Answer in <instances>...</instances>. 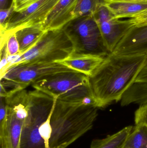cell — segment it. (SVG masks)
Here are the masks:
<instances>
[{
    "mask_svg": "<svg viewBox=\"0 0 147 148\" xmlns=\"http://www.w3.org/2000/svg\"><path fill=\"white\" fill-rule=\"evenodd\" d=\"M147 64V55H116L110 53L90 77L98 109L121 101Z\"/></svg>",
    "mask_w": 147,
    "mask_h": 148,
    "instance_id": "6da1fadb",
    "label": "cell"
},
{
    "mask_svg": "<svg viewBox=\"0 0 147 148\" xmlns=\"http://www.w3.org/2000/svg\"><path fill=\"white\" fill-rule=\"evenodd\" d=\"M99 109L57 101L51 119V148H66L92 129Z\"/></svg>",
    "mask_w": 147,
    "mask_h": 148,
    "instance_id": "7a4b0ae2",
    "label": "cell"
},
{
    "mask_svg": "<svg viewBox=\"0 0 147 148\" xmlns=\"http://www.w3.org/2000/svg\"><path fill=\"white\" fill-rule=\"evenodd\" d=\"M31 85L35 89L56 98L61 102L82 103L97 107L89 77L82 73L58 74L39 80Z\"/></svg>",
    "mask_w": 147,
    "mask_h": 148,
    "instance_id": "3957f363",
    "label": "cell"
},
{
    "mask_svg": "<svg viewBox=\"0 0 147 148\" xmlns=\"http://www.w3.org/2000/svg\"><path fill=\"white\" fill-rule=\"evenodd\" d=\"M73 51L72 42L63 29L48 30L25 53L9 56L8 64L1 75L9 68L16 65L58 62L70 56Z\"/></svg>",
    "mask_w": 147,
    "mask_h": 148,
    "instance_id": "277c9868",
    "label": "cell"
},
{
    "mask_svg": "<svg viewBox=\"0 0 147 148\" xmlns=\"http://www.w3.org/2000/svg\"><path fill=\"white\" fill-rule=\"evenodd\" d=\"M78 72L58 62L20 64L9 68L1 75V97H6L30 84L52 76Z\"/></svg>",
    "mask_w": 147,
    "mask_h": 148,
    "instance_id": "5b68a950",
    "label": "cell"
},
{
    "mask_svg": "<svg viewBox=\"0 0 147 148\" xmlns=\"http://www.w3.org/2000/svg\"><path fill=\"white\" fill-rule=\"evenodd\" d=\"M62 29L72 42L74 53L104 57L110 53L93 15L72 19Z\"/></svg>",
    "mask_w": 147,
    "mask_h": 148,
    "instance_id": "8992f818",
    "label": "cell"
},
{
    "mask_svg": "<svg viewBox=\"0 0 147 148\" xmlns=\"http://www.w3.org/2000/svg\"><path fill=\"white\" fill-rule=\"evenodd\" d=\"M30 92L29 114L22 126L20 148H45L39 129L48 118L55 99L37 90Z\"/></svg>",
    "mask_w": 147,
    "mask_h": 148,
    "instance_id": "52a82bcc",
    "label": "cell"
},
{
    "mask_svg": "<svg viewBox=\"0 0 147 148\" xmlns=\"http://www.w3.org/2000/svg\"><path fill=\"white\" fill-rule=\"evenodd\" d=\"M60 0H39L20 11H14L2 29L1 37H5L19 29L43 25L53 9Z\"/></svg>",
    "mask_w": 147,
    "mask_h": 148,
    "instance_id": "ba28073f",
    "label": "cell"
},
{
    "mask_svg": "<svg viewBox=\"0 0 147 148\" xmlns=\"http://www.w3.org/2000/svg\"><path fill=\"white\" fill-rule=\"evenodd\" d=\"M93 16L100 29L105 47L109 53H113L132 27L127 20L114 19V16L104 4Z\"/></svg>",
    "mask_w": 147,
    "mask_h": 148,
    "instance_id": "9c48e42d",
    "label": "cell"
},
{
    "mask_svg": "<svg viewBox=\"0 0 147 148\" xmlns=\"http://www.w3.org/2000/svg\"><path fill=\"white\" fill-rule=\"evenodd\" d=\"M112 53L116 55H147V26L132 27Z\"/></svg>",
    "mask_w": 147,
    "mask_h": 148,
    "instance_id": "30bf717a",
    "label": "cell"
},
{
    "mask_svg": "<svg viewBox=\"0 0 147 148\" xmlns=\"http://www.w3.org/2000/svg\"><path fill=\"white\" fill-rule=\"evenodd\" d=\"M78 0H60L43 24L46 31L61 29L74 19V11Z\"/></svg>",
    "mask_w": 147,
    "mask_h": 148,
    "instance_id": "8fae6325",
    "label": "cell"
},
{
    "mask_svg": "<svg viewBox=\"0 0 147 148\" xmlns=\"http://www.w3.org/2000/svg\"><path fill=\"white\" fill-rule=\"evenodd\" d=\"M104 58V56L97 55L73 52L64 60L57 62L90 77L102 63Z\"/></svg>",
    "mask_w": 147,
    "mask_h": 148,
    "instance_id": "7c38bea8",
    "label": "cell"
},
{
    "mask_svg": "<svg viewBox=\"0 0 147 148\" xmlns=\"http://www.w3.org/2000/svg\"><path fill=\"white\" fill-rule=\"evenodd\" d=\"M46 31L43 25H38L24 28L14 32L20 45V54L32 48Z\"/></svg>",
    "mask_w": 147,
    "mask_h": 148,
    "instance_id": "4fadbf2b",
    "label": "cell"
},
{
    "mask_svg": "<svg viewBox=\"0 0 147 148\" xmlns=\"http://www.w3.org/2000/svg\"><path fill=\"white\" fill-rule=\"evenodd\" d=\"M7 106V105H6ZM7 140L8 148H20L23 123L7 107Z\"/></svg>",
    "mask_w": 147,
    "mask_h": 148,
    "instance_id": "5bb4252c",
    "label": "cell"
},
{
    "mask_svg": "<svg viewBox=\"0 0 147 148\" xmlns=\"http://www.w3.org/2000/svg\"><path fill=\"white\" fill-rule=\"evenodd\" d=\"M104 6L114 16V19L128 18L144 10L147 8V3H104Z\"/></svg>",
    "mask_w": 147,
    "mask_h": 148,
    "instance_id": "9a60e30c",
    "label": "cell"
},
{
    "mask_svg": "<svg viewBox=\"0 0 147 148\" xmlns=\"http://www.w3.org/2000/svg\"><path fill=\"white\" fill-rule=\"evenodd\" d=\"M133 128V126H128L106 138L93 140L90 148H122Z\"/></svg>",
    "mask_w": 147,
    "mask_h": 148,
    "instance_id": "2e32d148",
    "label": "cell"
},
{
    "mask_svg": "<svg viewBox=\"0 0 147 148\" xmlns=\"http://www.w3.org/2000/svg\"><path fill=\"white\" fill-rule=\"evenodd\" d=\"M122 148H147V126L142 123L135 125Z\"/></svg>",
    "mask_w": 147,
    "mask_h": 148,
    "instance_id": "e0dca14e",
    "label": "cell"
},
{
    "mask_svg": "<svg viewBox=\"0 0 147 148\" xmlns=\"http://www.w3.org/2000/svg\"><path fill=\"white\" fill-rule=\"evenodd\" d=\"M104 3L103 0H78L74 11V19L93 15Z\"/></svg>",
    "mask_w": 147,
    "mask_h": 148,
    "instance_id": "ac0fdd59",
    "label": "cell"
},
{
    "mask_svg": "<svg viewBox=\"0 0 147 148\" xmlns=\"http://www.w3.org/2000/svg\"><path fill=\"white\" fill-rule=\"evenodd\" d=\"M7 109L4 97H1L0 107V145L1 148H8L7 140Z\"/></svg>",
    "mask_w": 147,
    "mask_h": 148,
    "instance_id": "d6986e66",
    "label": "cell"
},
{
    "mask_svg": "<svg viewBox=\"0 0 147 148\" xmlns=\"http://www.w3.org/2000/svg\"><path fill=\"white\" fill-rule=\"evenodd\" d=\"M4 44L9 56H15L20 54V45L15 33L1 37V45Z\"/></svg>",
    "mask_w": 147,
    "mask_h": 148,
    "instance_id": "ffe728a7",
    "label": "cell"
},
{
    "mask_svg": "<svg viewBox=\"0 0 147 148\" xmlns=\"http://www.w3.org/2000/svg\"><path fill=\"white\" fill-rule=\"evenodd\" d=\"M54 99H55L54 104L51 111L49 114L48 118L41 125L39 129L40 135L41 137L44 140L45 148H51L50 145H49V142H50V140L51 139V136L52 131L51 123V119L54 107H55L56 101H57V99L56 98H54Z\"/></svg>",
    "mask_w": 147,
    "mask_h": 148,
    "instance_id": "44dd1931",
    "label": "cell"
},
{
    "mask_svg": "<svg viewBox=\"0 0 147 148\" xmlns=\"http://www.w3.org/2000/svg\"><path fill=\"white\" fill-rule=\"evenodd\" d=\"M134 95L137 103L140 104L147 103V82H137L135 84Z\"/></svg>",
    "mask_w": 147,
    "mask_h": 148,
    "instance_id": "7402d4cb",
    "label": "cell"
},
{
    "mask_svg": "<svg viewBox=\"0 0 147 148\" xmlns=\"http://www.w3.org/2000/svg\"><path fill=\"white\" fill-rule=\"evenodd\" d=\"M127 21L132 27H140L147 26V8L137 14L130 16Z\"/></svg>",
    "mask_w": 147,
    "mask_h": 148,
    "instance_id": "603a6c76",
    "label": "cell"
},
{
    "mask_svg": "<svg viewBox=\"0 0 147 148\" xmlns=\"http://www.w3.org/2000/svg\"><path fill=\"white\" fill-rule=\"evenodd\" d=\"M134 121L135 125L144 124L147 126V103L141 104L135 112Z\"/></svg>",
    "mask_w": 147,
    "mask_h": 148,
    "instance_id": "cb8c5ba5",
    "label": "cell"
},
{
    "mask_svg": "<svg viewBox=\"0 0 147 148\" xmlns=\"http://www.w3.org/2000/svg\"><path fill=\"white\" fill-rule=\"evenodd\" d=\"M14 11V5L11 3V5L7 8L0 10V25L1 29L4 27L8 20Z\"/></svg>",
    "mask_w": 147,
    "mask_h": 148,
    "instance_id": "d4e9b609",
    "label": "cell"
},
{
    "mask_svg": "<svg viewBox=\"0 0 147 148\" xmlns=\"http://www.w3.org/2000/svg\"><path fill=\"white\" fill-rule=\"evenodd\" d=\"M135 82H147V64L139 73Z\"/></svg>",
    "mask_w": 147,
    "mask_h": 148,
    "instance_id": "484cf974",
    "label": "cell"
},
{
    "mask_svg": "<svg viewBox=\"0 0 147 148\" xmlns=\"http://www.w3.org/2000/svg\"><path fill=\"white\" fill-rule=\"evenodd\" d=\"M104 3L124 2L147 3V0H103Z\"/></svg>",
    "mask_w": 147,
    "mask_h": 148,
    "instance_id": "4316f807",
    "label": "cell"
},
{
    "mask_svg": "<svg viewBox=\"0 0 147 148\" xmlns=\"http://www.w3.org/2000/svg\"><path fill=\"white\" fill-rule=\"evenodd\" d=\"M9 0H0V10L8 8Z\"/></svg>",
    "mask_w": 147,
    "mask_h": 148,
    "instance_id": "83f0119b",
    "label": "cell"
}]
</instances>
